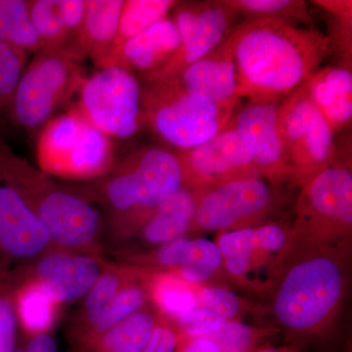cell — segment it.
Instances as JSON below:
<instances>
[{"instance_id":"cell-1","label":"cell","mask_w":352,"mask_h":352,"mask_svg":"<svg viewBox=\"0 0 352 352\" xmlns=\"http://www.w3.org/2000/svg\"><path fill=\"white\" fill-rule=\"evenodd\" d=\"M239 98L280 104L332 53L318 29L280 18H245L231 34Z\"/></svg>"},{"instance_id":"cell-2","label":"cell","mask_w":352,"mask_h":352,"mask_svg":"<svg viewBox=\"0 0 352 352\" xmlns=\"http://www.w3.org/2000/svg\"><path fill=\"white\" fill-rule=\"evenodd\" d=\"M184 185L179 157L166 146L148 145L116 160L96 179L74 185L105 210L113 239L133 237L166 199Z\"/></svg>"},{"instance_id":"cell-3","label":"cell","mask_w":352,"mask_h":352,"mask_svg":"<svg viewBox=\"0 0 352 352\" xmlns=\"http://www.w3.org/2000/svg\"><path fill=\"white\" fill-rule=\"evenodd\" d=\"M0 182L22 198L50 234L53 247L104 256L105 215L72 185L56 182L0 139Z\"/></svg>"},{"instance_id":"cell-4","label":"cell","mask_w":352,"mask_h":352,"mask_svg":"<svg viewBox=\"0 0 352 352\" xmlns=\"http://www.w3.org/2000/svg\"><path fill=\"white\" fill-rule=\"evenodd\" d=\"M347 248L300 249L277 282L273 314L293 337H318L339 312L346 289Z\"/></svg>"},{"instance_id":"cell-5","label":"cell","mask_w":352,"mask_h":352,"mask_svg":"<svg viewBox=\"0 0 352 352\" xmlns=\"http://www.w3.org/2000/svg\"><path fill=\"white\" fill-rule=\"evenodd\" d=\"M141 83L143 127L175 151L191 149L214 138L230 124L237 109L197 98L178 78Z\"/></svg>"},{"instance_id":"cell-6","label":"cell","mask_w":352,"mask_h":352,"mask_svg":"<svg viewBox=\"0 0 352 352\" xmlns=\"http://www.w3.org/2000/svg\"><path fill=\"white\" fill-rule=\"evenodd\" d=\"M351 231V168L333 162L302 185L292 237L300 249L344 248Z\"/></svg>"},{"instance_id":"cell-7","label":"cell","mask_w":352,"mask_h":352,"mask_svg":"<svg viewBox=\"0 0 352 352\" xmlns=\"http://www.w3.org/2000/svg\"><path fill=\"white\" fill-rule=\"evenodd\" d=\"M36 157L46 175L80 182L105 175L117 160L112 138L74 108L39 131Z\"/></svg>"},{"instance_id":"cell-8","label":"cell","mask_w":352,"mask_h":352,"mask_svg":"<svg viewBox=\"0 0 352 352\" xmlns=\"http://www.w3.org/2000/svg\"><path fill=\"white\" fill-rule=\"evenodd\" d=\"M87 78L76 60L39 51L21 76L8 119L31 135L39 133L71 104Z\"/></svg>"},{"instance_id":"cell-9","label":"cell","mask_w":352,"mask_h":352,"mask_svg":"<svg viewBox=\"0 0 352 352\" xmlns=\"http://www.w3.org/2000/svg\"><path fill=\"white\" fill-rule=\"evenodd\" d=\"M278 126L291 180L300 186L336 161L335 132L302 85L279 104Z\"/></svg>"},{"instance_id":"cell-10","label":"cell","mask_w":352,"mask_h":352,"mask_svg":"<svg viewBox=\"0 0 352 352\" xmlns=\"http://www.w3.org/2000/svg\"><path fill=\"white\" fill-rule=\"evenodd\" d=\"M217 245L233 281L245 288L264 289L281 277L295 243L291 230L268 223L220 233Z\"/></svg>"},{"instance_id":"cell-11","label":"cell","mask_w":352,"mask_h":352,"mask_svg":"<svg viewBox=\"0 0 352 352\" xmlns=\"http://www.w3.org/2000/svg\"><path fill=\"white\" fill-rule=\"evenodd\" d=\"M71 108L111 138H131L143 129L142 83L122 67H104L85 78Z\"/></svg>"},{"instance_id":"cell-12","label":"cell","mask_w":352,"mask_h":352,"mask_svg":"<svg viewBox=\"0 0 352 352\" xmlns=\"http://www.w3.org/2000/svg\"><path fill=\"white\" fill-rule=\"evenodd\" d=\"M173 12L182 41L179 48L161 69L141 82L177 78L187 67L223 43L237 27L240 17L223 0L178 2Z\"/></svg>"},{"instance_id":"cell-13","label":"cell","mask_w":352,"mask_h":352,"mask_svg":"<svg viewBox=\"0 0 352 352\" xmlns=\"http://www.w3.org/2000/svg\"><path fill=\"white\" fill-rule=\"evenodd\" d=\"M274 189L263 177L242 178L208 189L199 201L192 230H238L259 226L275 207Z\"/></svg>"},{"instance_id":"cell-14","label":"cell","mask_w":352,"mask_h":352,"mask_svg":"<svg viewBox=\"0 0 352 352\" xmlns=\"http://www.w3.org/2000/svg\"><path fill=\"white\" fill-rule=\"evenodd\" d=\"M182 163L184 185L214 188L242 178L261 177L232 124L191 149L176 151Z\"/></svg>"},{"instance_id":"cell-15","label":"cell","mask_w":352,"mask_h":352,"mask_svg":"<svg viewBox=\"0 0 352 352\" xmlns=\"http://www.w3.org/2000/svg\"><path fill=\"white\" fill-rule=\"evenodd\" d=\"M53 248L50 234L15 190L0 182V275Z\"/></svg>"},{"instance_id":"cell-16","label":"cell","mask_w":352,"mask_h":352,"mask_svg":"<svg viewBox=\"0 0 352 352\" xmlns=\"http://www.w3.org/2000/svg\"><path fill=\"white\" fill-rule=\"evenodd\" d=\"M104 261L102 254L53 247L32 263L14 270L36 280L64 307L87 295L100 275Z\"/></svg>"},{"instance_id":"cell-17","label":"cell","mask_w":352,"mask_h":352,"mask_svg":"<svg viewBox=\"0 0 352 352\" xmlns=\"http://www.w3.org/2000/svg\"><path fill=\"white\" fill-rule=\"evenodd\" d=\"M278 108L279 104L249 101L236 109L231 120L259 175L272 185L291 179L278 126Z\"/></svg>"},{"instance_id":"cell-18","label":"cell","mask_w":352,"mask_h":352,"mask_svg":"<svg viewBox=\"0 0 352 352\" xmlns=\"http://www.w3.org/2000/svg\"><path fill=\"white\" fill-rule=\"evenodd\" d=\"M177 78L188 94L201 100L224 107H239L231 34Z\"/></svg>"},{"instance_id":"cell-19","label":"cell","mask_w":352,"mask_h":352,"mask_svg":"<svg viewBox=\"0 0 352 352\" xmlns=\"http://www.w3.org/2000/svg\"><path fill=\"white\" fill-rule=\"evenodd\" d=\"M30 13L41 41V50L80 61V36L85 0H31Z\"/></svg>"},{"instance_id":"cell-20","label":"cell","mask_w":352,"mask_h":352,"mask_svg":"<svg viewBox=\"0 0 352 352\" xmlns=\"http://www.w3.org/2000/svg\"><path fill=\"white\" fill-rule=\"evenodd\" d=\"M180 34L173 17L154 23L120 47L109 66L122 67L141 78L161 69L178 50Z\"/></svg>"},{"instance_id":"cell-21","label":"cell","mask_w":352,"mask_h":352,"mask_svg":"<svg viewBox=\"0 0 352 352\" xmlns=\"http://www.w3.org/2000/svg\"><path fill=\"white\" fill-rule=\"evenodd\" d=\"M139 270L138 278L127 284L106 307L96 314L73 319L68 335L78 351H85L97 338L150 302L146 270Z\"/></svg>"},{"instance_id":"cell-22","label":"cell","mask_w":352,"mask_h":352,"mask_svg":"<svg viewBox=\"0 0 352 352\" xmlns=\"http://www.w3.org/2000/svg\"><path fill=\"white\" fill-rule=\"evenodd\" d=\"M302 85L335 133L351 126V66L340 63L319 69Z\"/></svg>"},{"instance_id":"cell-23","label":"cell","mask_w":352,"mask_h":352,"mask_svg":"<svg viewBox=\"0 0 352 352\" xmlns=\"http://www.w3.org/2000/svg\"><path fill=\"white\" fill-rule=\"evenodd\" d=\"M207 190L183 185L155 210L135 235L153 245L184 237L193 229L199 201Z\"/></svg>"},{"instance_id":"cell-24","label":"cell","mask_w":352,"mask_h":352,"mask_svg":"<svg viewBox=\"0 0 352 352\" xmlns=\"http://www.w3.org/2000/svg\"><path fill=\"white\" fill-rule=\"evenodd\" d=\"M124 0H85L80 45L99 69L107 67L117 38Z\"/></svg>"},{"instance_id":"cell-25","label":"cell","mask_w":352,"mask_h":352,"mask_svg":"<svg viewBox=\"0 0 352 352\" xmlns=\"http://www.w3.org/2000/svg\"><path fill=\"white\" fill-rule=\"evenodd\" d=\"M14 280L13 303L18 327L25 338L50 333L56 325L62 305L43 285L11 270Z\"/></svg>"},{"instance_id":"cell-26","label":"cell","mask_w":352,"mask_h":352,"mask_svg":"<svg viewBox=\"0 0 352 352\" xmlns=\"http://www.w3.org/2000/svg\"><path fill=\"white\" fill-rule=\"evenodd\" d=\"M161 319L148 303L97 338L82 352H143Z\"/></svg>"},{"instance_id":"cell-27","label":"cell","mask_w":352,"mask_h":352,"mask_svg":"<svg viewBox=\"0 0 352 352\" xmlns=\"http://www.w3.org/2000/svg\"><path fill=\"white\" fill-rule=\"evenodd\" d=\"M146 284L150 302L166 320L173 322L199 305L196 285L185 281L173 271L146 270Z\"/></svg>"},{"instance_id":"cell-28","label":"cell","mask_w":352,"mask_h":352,"mask_svg":"<svg viewBox=\"0 0 352 352\" xmlns=\"http://www.w3.org/2000/svg\"><path fill=\"white\" fill-rule=\"evenodd\" d=\"M178 2L175 0H126L120 13L119 30L111 61L113 55L129 39L133 38L157 21L168 17ZM108 65V66H109ZM107 66V67H108Z\"/></svg>"},{"instance_id":"cell-29","label":"cell","mask_w":352,"mask_h":352,"mask_svg":"<svg viewBox=\"0 0 352 352\" xmlns=\"http://www.w3.org/2000/svg\"><path fill=\"white\" fill-rule=\"evenodd\" d=\"M0 43L25 53L41 50V41L32 25L29 2L0 0Z\"/></svg>"},{"instance_id":"cell-30","label":"cell","mask_w":352,"mask_h":352,"mask_svg":"<svg viewBox=\"0 0 352 352\" xmlns=\"http://www.w3.org/2000/svg\"><path fill=\"white\" fill-rule=\"evenodd\" d=\"M140 270L126 263L104 261L103 267L94 286L83 296L76 317L96 314L108 305L127 284L136 279Z\"/></svg>"},{"instance_id":"cell-31","label":"cell","mask_w":352,"mask_h":352,"mask_svg":"<svg viewBox=\"0 0 352 352\" xmlns=\"http://www.w3.org/2000/svg\"><path fill=\"white\" fill-rule=\"evenodd\" d=\"M240 17L280 18L312 27L314 20L303 0H223Z\"/></svg>"},{"instance_id":"cell-32","label":"cell","mask_w":352,"mask_h":352,"mask_svg":"<svg viewBox=\"0 0 352 352\" xmlns=\"http://www.w3.org/2000/svg\"><path fill=\"white\" fill-rule=\"evenodd\" d=\"M223 267V258L217 243L198 238L191 240L188 254L180 267L173 271L185 281L198 285L207 283L208 280Z\"/></svg>"},{"instance_id":"cell-33","label":"cell","mask_w":352,"mask_h":352,"mask_svg":"<svg viewBox=\"0 0 352 352\" xmlns=\"http://www.w3.org/2000/svg\"><path fill=\"white\" fill-rule=\"evenodd\" d=\"M276 330L252 327L238 320L228 321L217 332L208 336L219 352H252L256 344Z\"/></svg>"},{"instance_id":"cell-34","label":"cell","mask_w":352,"mask_h":352,"mask_svg":"<svg viewBox=\"0 0 352 352\" xmlns=\"http://www.w3.org/2000/svg\"><path fill=\"white\" fill-rule=\"evenodd\" d=\"M330 15L331 36H328L332 43L333 50L340 53L342 63L351 66V24L352 2L342 0L333 1H314Z\"/></svg>"},{"instance_id":"cell-35","label":"cell","mask_w":352,"mask_h":352,"mask_svg":"<svg viewBox=\"0 0 352 352\" xmlns=\"http://www.w3.org/2000/svg\"><path fill=\"white\" fill-rule=\"evenodd\" d=\"M25 71V52L0 43V124L8 118L16 88Z\"/></svg>"},{"instance_id":"cell-36","label":"cell","mask_w":352,"mask_h":352,"mask_svg":"<svg viewBox=\"0 0 352 352\" xmlns=\"http://www.w3.org/2000/svg\"><path fill=\"white\" fill-rule=\"evenodd\" d=\"M227 322L223 317L199 305L178 316L171 323L177 331L179 342H182L186 340L207 338L223 327Z\"/></svg>"},{"instance_id":"cell-37","label":"cell","mask_w":352,"mask_h":352,"mask_svg":"<svg viewBox=\"0 0 352 352\" xmlns=\"http://www.w3.org/2000/svg\"><path fill=\"white\" fill-rule=\"evenodd\" d=\"M14 280L10 271L0 275V352L17 346L18 322L13 303Z\"/></svg>"},{"instance_id":"cell-38","label":"cell","mask_w":352,"mask_h":352,"mask_svg":"<svg viewBox=\"0 0 352 352\" xmlns=\"http://www.w3.org/2000/svg\"><path fill=\"white\" fill-rule=\"evenodd\" d=\"M199 305L208 308L227 321L236 320L245 311V302L232 292L221 287L199 289Z\"/></svg>"},{"instance_id":"cell-39","label":"cell","mask_w":352,"mask_h":352,"mask_svg":"<svg viewBox=\"0 0 352 352\" xmlns=\"http://www.w3.org/2000/svg\"><path fill=\"white\" fill-rule=\"evenodd\" d=\"M178 342L179 338L175 326L170 321L162 317L143 352H175Z\"/></svg>"},{"instance_id":"cell-40","label":"cell","mask_w":352,"mask_h":352,"mask_svg":"<svg viewBox=\"0 0 352 352\" xmlns=\"http://www.w3.org/2000/svg\"><path fill=\"white\" fill-rule=\"evenodd\" d=\"M25 352H57L56 340L50 333H39L32 337L25 338L20 344Z\"/></svg>"},{"instance_id":"cell-41","label":"cell","mask_w":352,"mask_h":352,"mask_svg":"<svg viewBox=\"0 0 352 352\" xmlns=\"http://www.w3.org/2000/svg\"><path fill=\"white\" fill-rule=\"evenodd\" d=\"M175 352H219V349L212 340L198 338L179 342Z\"/></svg>"},{"instance_id":"cell-42","label":"cell","mask_w":352,"mask_h":352,"mask_svg":"<svg viewBox=\"0 0 352 352\" xmlns=\"http://www.w3.org/2000/svg\"><path fill=\"white\" fill-rule=\"evenodd\" d=\"M252 352H295L287 349H275V347H263V349H254Z\"/></svg>"},{"instance_id":"cell-43","label":"cell","mask_w":352,"mask_h":352,"mask_svg":"<svg viewBox=\"0 0 352 352\" xmlns=\"http://www.w3.org/2000/svg\"><path fill=\"white\" fill-rule=\"evenodd\" d=\"M13 352H25L24 349H22V346H20V344H17V346H16V349H14Z\"/></svg>"}]
</instances>
